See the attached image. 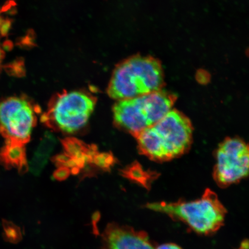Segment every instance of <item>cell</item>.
<instances>
[{
	"label": "cell",
	"instance_id": "9a60e30c",
	"mask_svg": "<svg viewBox=\"0 0 249 249\" xmlns=\"http://www.w3.org/2000/svg\"><path fill=\"white\" fill-rule=\"evenodd\" d=\"M116 163V159L111 152H98L93 158L91 166H96L102 171H108Z\"/></svg>",
	"mask_w": 249,
	"mask_h": 249
},
{
	"label": "cell",
	"instance_id": "ac0fdd59",
	"mask_svg": "<svg viewBox=\"0 0 249 249\" xmlns=\"http://www.w3.org/2000/svg\"><path fill=\"white\" fill-rule=\"evenodd\" d=\"M10 23L8 21H0V33L2 36H5L9 29Z\"/></svg>",
	"mask_w": 249,
	"mask_h": 249
},
{
	"label": "cell",
	"instance_id": "ba28073f",
	"mask_svg": "<svg viewBox=\"0 0 249 249\" xmlns=\"http://www.w3.org/2000/svg\"><path fill=\"white\" fill-rule=\"evenodd\" d=\"M102 245V249H155L147 233L117 223L107 227Z\"/></svg>",
	"mask_w": 249,
	"mask_h": 249
},
{
	"label": "cell",
	"instance_id": "30bf717a",
	"mask_svg": "<svg viewBox=\"0 0 249 249\" xmlns=\"http://www.w3.org/2000/svg\"><path fill=\"white\" fill-rule=\"evenodd\" d=\"M135 138L140 153L156 161L171 160L163 140L153 126L143 130Z\"/></svg>",
	"mask_w": 249,
	"mask_h": 249
},
{
	"label": "cell",
	"instance_id": "7c38bea8",
	"mask_svg": "<svg viewBox=\"0 0 249 249\" xmlns=\"http://www.w3.org/2000/svg\"><path fill=\"white\" fill-rule=\"evenodd\" d=\"M61 144L64 149V153L71 158L84 159L89 165H91L93 158L99 152L96 145L87 144L74 138L62 140Z\"/></svg>",
	"mask_w": 249,
	"mask_h": 249
},
{
	"label": "cell",
	"instance_id": "4fadbf2b",
	"mask_svg": "<svg viewBox=\"0 0 249 249\" xmlns=\"http://www.w3.org/2000/svg\"><path fill=\"white\" fill-rule=\"evenodd\" d=\"M56 144L55 137L47 132L40 141L30 163V170L34 175L38 176L45 167L50 155Z\"/></svg>",
	"mask_w": 249,
	"mask_h": 249
},
{
	"label": "cell",
	"instance_id": "52a82bcc",
	"mask_svg": "<svg viewBox=\"0 0 249 249\" xmlns=\"http://www.w3.org/2000/svg\"><path fill=\"white\" fill-rule=\"evenodd\" d=\"M113 111L116 126L135 138L143 130L151 126L143 107L141 96L118 101L114 106Z\"/></svg>",
	"mask_w": 249,
	"mask_h": 249
},
{
	"label": "cell",
	"instance_id": "277c9868",
	"mask_svg": "<svg viewBox=\"0 0 249 249\" xmlns=\"http://www.w3.org/2000/svg\"><path fill=\"white\" fill-rule=\"evenodd\" d=\"M39 113V107L23 96L0 99V134L6 142L26 145Z\"/></svg>",
	"mask_w": 249,
	"mask_h": 249
},
{
	"label": "cell",
	"instance_id": "5bb4252c",
	"mask_svg": "<svg viewBox=\"0 0 249 249\" xmlns=\"http://www.w3.org/2000/svg\"><path fill=\"white\" fill-rule=\"evenodd\" d=\"M121 174L125 178L139 183L148 188L154 177H156L152 173H149L143 170L142 166L137 162L133 163L123 170Z\"/></svg>",
	"mask_w": 249,
	"mask_h": 249
},
{
	"label": "cell",
	"instance_id": "3957f363",
	"mask_svg": "<svg viewBox=\"0 0 249 249\" xmlns=\"http://www.w3.org/2000/svg\"><path fill=\"white\" fill-rule=\"evenodd\" d=\"M96 105V99L83 91L65 92L52 99L41 122L55 132L71 134L83 129Z\"/></svg>",
	"mask_w": 249,
	"mask_h": 249
},
{
	"label": "cell",
	"instance_id": "8992f818",
	"mask_svg": "<svg viewBox=\"0 0 249 249\" xmlns=\"http://www.w3.org/2000/svg\"><path fill=\"white\" fill-rule=\"evenodd\" d=\"M152 126L163 140L171 160L184 154L191 147L192 124L181 112L171 110Z\"/></svg>",
	"mask_w": 249,
	"mask_h": 249
},
{
	"label": "cell",
	"instance_id": "7a4b0ae2",
	"mask_svg": "<svg viewBox=\"0 0 249 249\" xmlns=\"http://www.w3.org/2000/svg\"><path fill=\"white\" fill-rule=\"evenodd\" d=\"M163 85L160 62L149 57L135 56L116 68L108 87L111 98L118 101L160 91Z\"/></svg>",
	"mask_w": 249,
	"mask_h": 249
},
{
	"label": "cell",
	"instance_id": "9c48e42d",
	"mask_svg": "<svg viewBox=\"0 0 249 249\" xmlns=\"http://www.w3.org/2000/svg\"><path fill=\"white\" fill-rule=\"evenodd\" d=\"M143 107L151 125H154L171 110L176 100V96L160 91L141 96Z\"/></svg>",
	"mask_w": 249,
	"mask_h": 249
},
{
	"label": "cell",
	"instance_id": "8fae6325",
	"mask_svg": "<svg viewBox=\"0 0 249 249\" xmlns=\"http://www.w3.org/2000/svg\"><path fill=\"white\" fill-rule=\"evenodd\" d=\"M0 163L8 170L15 169L20 174L26 173L29 165L25 145L5 142L0 148Z\"/></svg>",
	"mask_w": 249,
	"mask_h": 249
},
{
	"label": "cell",
	"instance_id": "6da1fadb",
	"mask_svg": "<svg viewBox=\"0 0 249 249\" xmlns=\"http://www.w3.org/2000/svg\"><path fill=\"white\" fill-rule=\"evenodd\" d=\"M147 209L167 214L184 223L199 234H213L224 225L226 210L210 189L194 201L153 202L146 205Z\"/></svg>",
	"mask_w": 249,
	"mask_h": 249
},
{
	"label": "cell",
	"instance_id": "d6986e66",
	"mask_svg": "<svg viewBox=\"0 0 249 249\" xmlns=\"http://www.w3.org/2000/svg\"><path fill=\"white\" fill-rule=\"evenodd\" d=\"M157 249H182L181 248L179 247L175 244H172V243H169V244H165L159 246Z\"/></svg>",
	"mask_w": 249,
	"mask_h": 249
},
{
	"label": "cell",
	"instance_id": "5b68a950",
	"mask_svg": "<svg viewBox=\"0 0 249 249\" xmlns=\"http://www.w3.org/2000/svg\"><path fill=\"white\" fill-rule=\"evenodd\" d=\"M249 154L248 145L244 140L236 138L224 140L216 152L213 176L217 184L226 188L247 177Z\"/></svg>",
	"mask_w": 249,
	"mask_h": 249
},
{
	"label": "cell",
	"instance_id": "2e32d148",
	"mask_svg": "<svg viewBox=\"0 0 249 249\" xmlns=\"http://www.w3.org/2000/svg\"><path fill=\"white\" fill-rule=\"evenodd\" d=\"M2 226L4 230L5 239H7L8 240L13 243L19 240V231L13 223L3 220Z\"/></svg>",
	"mask_w": 249,
	"mask_h": 249
},
{
	"label": "cell",
	"instance_id": "e0dca14e",
	"mask_svg": "<svg viewBox=\"0 0 249 249\" xmlns=\"http://www.w3.org/2000/svg\"><path fill=\"white\" fill-rule=\"evenodd\" d=\"M71 170L69 168L66 167H59L57 170L54 171L53 177L55 180L62 181L67 179L70 177Z\"/></svg>",
	"mask_w": 249,
	"mask_h": 249
},
{
	"label": "cell",
	"instance_id": "ffe728a7",
	"mask_svg": "<svg viewBox=\"0 0 249 249\" xmlns=\"http://www.w3.org/2000/svg\"><path fill=\"white\" fill-rule=\"evenodd\" d=\"M3 57H4V53L1 48H0V71L1 69V64L2 61Z\"/></svg>",
	"mask_w": 249,
	"mask_h": 249
}]
</instances>
